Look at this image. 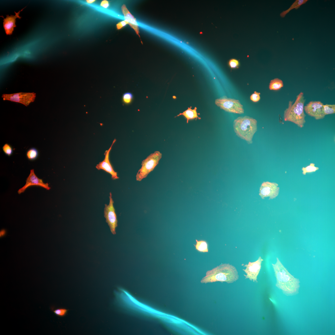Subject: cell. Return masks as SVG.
Masks as SVG:
<instances>
[{"label":"cell","mask_w":335,"mask_h":335,"mask_svg":"<svg viewBox=\"0 0 335 335\" xmlns=\"http://www.w3.org/2000/svg\"><path fill=\"white\" fill-rule=\"evenodd\" d=\"M276 280V286L287 295L292 296L298 293L300 281L291 275L284 267L279 259L272 264Z\"/></svg>","instance_id":"cell-1"},{"label":"cell","mask_w":335,"mask_h":335,"mask_svg":"<svg viewBox=\"0 0 335 335\" xmlns=\"http://www.w3.org/2000/svg\"><path fill=\"white\" fill-rule=\"evenodd\" d=\"M239 275L236 268L229 263H222L208 271L202 283L226 282L230 284L236 281Z\"/></svg>","instance_id":"cell-2"},{"label":"cell","mask_w":335,"mask_h":335,"mask_svg":"<svg viewBox=\"0 0 335 335\" xmlns=\"http://www.w3.org/2000/svg\"><path fill=\"white\" fill-rule=\"evenodd\" d=\"M305 100L304 93L301 92L297 96L294 103L293 101H289L288 107L284 112V121L292 122L300 128L304 127L306 122L304 109Z\"/></svg>","instance_id":"cell-3"},{"label":"cell","mask_w":335,"mask_h":335,"mask_svg":"<svg viewBox=\"0 0 335 335\" xmlns=\"http://www.w3.org/2000/svg\"><path fill=\"white\" fill-rule=\"evenodd\" d=\"M233 128L239 137L251 144L254 135L257 130V121L249 116L239 117L234 120Z\"/></svg>","instance_id":"cell-4"},{"label":"cell","mask_w":335,"mask_h":335,"mask_svg":"<svg viewBox=\"0 0 335 335\" xmlns=\"http://www.w3.org/2000/svg\"><path fill=\"white\" fill-rule=\"evenodd\" d=\"M162 156V154L159 151H155L143 160L141 168L136 175V180L141 181L146 177L158 164Z\"/></svg>","instance_id":"cell-5"},{"label":"cell","mask_w":335,"mask_h":335,"mask_svg":"<svg viewBox=\"0 0 335 335\" xmlns=\"http://www.w3.org/2000/svg\"><path fill=\"white\" fill-rule=\"evenodd\" d=\"M215 103L217 106L227 112L239 114L244 113L243 106L239 100L224 97L216 99Z\"/></svg>","instance_id":"cell-6"},{"label":"cell","mask_w":335,"mask_h":335,"mask_svg":"<svg viewBox=\"0 0 335 335\" xmlns=\"http://www.w3.org/2000/svg\"><path fill=\"white\" fill-rule=\"evenodd\" d=\"M109 205L105 204L104 216L106 219V222L109 227L111 232L113 234H115L116 228L118 226V220L113 205L114 201L112 198L111 192L109 193Z\"/></svg>","instance_id":"cell-7"},{"label":"cell","mask_w":335,"mask_h":335,"mask_svg":"<svg viewBox=\"0 0 335 335\" xmlns=\"http://www.w3.org/2000/svg\"><path fill=\"white\" fill-rule=\"evenodd\" d=\"M36 96V93L34 92H22L11 94H3L2 96L4 100L20 103L26 106L34 101Z\"/></svg>","instance_id":"cell-8"},{"label":"cell","mask_w":335,"mask_h":335,"mask_svg":"<svg viewBox=\"0 0 335 335\" xmlns=\"http://www.w3.org/2000/svg\"><path fill=\"white\" fill-rule=\"evenodd\" d=\"M263 260L259 257L256 261L251 262L249 261L248 264L243 265L246 268L243 270L246 274L244 275L246 279H249L250 280L257 283V277L261 268V264Z\"/></svg>","instance_id":"cell-9"},{"label":"cell","mask_w":335,"mask_h":335,"mask_svg":"<svg viewBox=\"0 0 335 335\" xmlns=\"http://www.w3.org/2000/svg\"><path fill=\"white\" fill-rule=\"evenodd\" d=\"M324 104L319 101H311L304 107V109L309 116L316 120L324 118L325 116L324 111Z\"/></svg>","instance_id":"cell-10"},{"label":"cell","mask_w":335,"mask_h":335,"mask_svg":"<svg viewBox=\"0 0 335 335\" xmlns=\"http://www.w3.org/2000/svg\"><path fill=\"white\" fill-rule=\"evenodd\" d=\"M116 141V139H114L110 147L108 150L105 151L104 153L105 157L104 160L97 164L96 167L98 170H103L110 174L113 180H116L119 178V177L117 176V172L114 170L109 160V153L113 145Z\"/></svg>","instance_id":"cell-11"},{"label":"cell","mask_w":335,"mask_h":335,"mask_svg":"<svg viewBox=\"0 0 335 335\" xmlns=\"http://www.w3.org/2000/svg\"><path fill=\"white\" fill-rule=\"evenodd\" d=\"M32 186L41 187L47 190L51 189L47 183H44L42 179L38 178L36 176L33 169L30 170V173L26 180L25 185L18 190V193L19 194L23 193L27 188Z\"/></svg>","instance_id":"cell-12"},{"label":"cell","mask_w":335,"mask_h":335,"mask_svg":"<svg viewBox=\"0 0 335 335\" xmlns=\"http://www.w3.org/2000/svg\"><path fill=\"white\" fill-rule=\"evenodd\" d=\"M278 186V185L275 183L264 182L260 187L259 195L263 199L267 197L273 199L278 194L279 188Z\"/></svg>","instance_id":"cell-13"},{"label":"cell","mask_w":335,"mask_h":335,"mask_svg":"<svg viewBox=\"0 0 335 335\" xmlns=\"http://www.w3.org/2000/svg\"><path fill=\"white\" fill-rule=\"evenodd\" d=\"M26 7H25L21 10L17 12L15 11V15H7L6 18L3 17V27L4 29L6 34L7 35H11L12 34L14 28L16 27V18L20 19L21 17L19 15L21 11H22Z\"/></svg>","instance_id":"cell-14"},{"label":"cell","mask_w":335,"mask_h":335,"mask_svg":"<svg viewBox=\"0 0 335 335\" xmlns=\"http://www.w3.org/2000/svg\"><path fill=\"white\" fill-rule=\"evenodd\" d=\"M121 10L124 16L125 20L128 23V24L134 30L136 34L140 37L139 29L136 18L129 11L125 5L123 4L122 6Z\"/></svg>","instance_id":"cell-15"},{"label":"cell","mask_w":335,"mask_h":335,"mask_svg":"<svg viewBox=\"0 0 335 335\" xmlns=\"http://www.w3.org/2000/svg\"><path fill=\"white\" fill-rule=\"evenodd\" d=\"M192 107H188V109L184 111L182 113H180L176 116H179L181 115H183L187 119V123H188L189 121L194 119L198 118L199 119H201L199 117L197 112V108L195 107L194 109H191Z\"/></svg>","instance_id":"cell-16"},{"label":"cell","mask_w":335,"mask_h":335,"mask_svg":"<svg viewBox=\"0 0 335 335\" xmlns=\"http://www.w3.org/2000/svg\"><path fill=\"white\" fill-rule=\"evenodd\" d=\"M308 0H296L287 10L283 11L280 14V16L282 17H284L291 10L295 8L297 9L302 5L305 4Z\"/></svg>","instance_id":"cell-17"},{"label":"cell","mask_w":335,"mask_h":335,"mask_svg":"<svg viewBox=\"0 0 335 335\" xmlns=\"http://www.w3.org/2000/svg\"><path fill=\"white\" fill-rule=\"evenodd\" d=\"M283 86V83L281 80L278 78H275L270 81L269 88L270 90H278Z\"/></svg>","instance_id":"cell-18"},{"label":"cell","mask_w":335,"mask_h":335,"mask_svg":"<svg viewBox=\"0 0 335 335\" xmlns=\"http://www.w3.org/2000/svg\"><path fill=\"white\" fill-rule=\"evenodd\" d=\"M196 243L194 245L196 250L200 252H208V244L206 241L196 239Z\"/></svg>","instance_id":"cell-19"},{"label":"cell","mask_w":335,"mask_h":335,"mask_svg":"<svg viewBox=\"0 0 335 335\" xmlns=\"http://www.w3.org/2000/svg\"><path fill=\"white\" fill-rule=\"evenodd\" d=\"M39 155V152L37 149L34 147L30 148L26 153V157L30 161L36 159Z\"/></svg>","instance_id":"cell-20"},{"label":"cell","mask_w":335,"mask_h":335,"mask_svg":"<svg viewBox=\"0 0 335 335\" xmlns=\"http://www.w3.org/2000/svg\"><path fill=\"white\" fill-rule=\"evenodd\" d=\"M324 111L325 115L333 114L335 113V105L326 104L324 105Z\"/></svg>","instance_id":"cell-21"},{"label":"cell","mask_w":335,"mask_h":335,"mask_svg":"<svg viewBox=\"0 0 335 335\" xmlns=\"http://www.w3.org/2000/svg\"><path fill=\"white\" fill-rule=\"evenodd\" d=\"M314 163H310L309 165L306 167H303L302 168V173L303 175H306V173L311 172H315L319 169V168L316 167Z\"/></svg>","instance_id":"cell-22"},{"label":"cell","mask_w":335,"mask_h":335,"mask_svg":"<svg viewBox=\"0 0 335 335\" xmlns=\"http://www.w3.org/2000/svg\"><path fill=\"white\" fill-rule=\"evenodd\" d=\"M51 309L56 315L60 317H63L65 316L68 310L65 308H62L53 309V307H51Z\"/></svg>","instance_id":"cell-23"},{"label":"cell","mask_w":335,"mask_h":335,"mask_svg":"<svg viewBox=\"0 0 335 335\" xmlns=\"http://www.w3.org/2000/svg\"><path fill=\"white\" fill-rule=\"evenodd\" d=\"M4 154L8 156H11L13 154V150L12 147L8 143L5 144L2 147Z\"/></svg>","instance_id":"cell-24"},{"label":"cell","mask_w":335,"mask_h":335,"mask_svg":"<svg viewBox=\"0 0 335 335\" xmlns=\"http://www.w3.org/2000/svg\"><path fill=\"white\" fill-rule=\"evenodd\" d=\"M133 99V95L130 92L124 93L122 97L123 102L125 104H129L131 103Z\"/></svg>","instance_id":"cell-25"},{"label":"cell","mask_w":335,"mask_h":335,"mask_svg":"<svg viewBox=\"0 0 335 335\" xmlns=\"http://www.w3.org/2000/svg\"><path fill=\"white\" fill-rule=\"evenodd\" d=\"M228 65L231 69H236L239 67L240 65L239 61L236 59L232 58L230 59L228 63Z\"/></svg>","instance_id":"cell-26"},{"label":"cell","mask_w":335,"mask_h":335,"mask_svg":"<svg viewBox=\"0 0 335 335\" xmlns=\"http://www.w3.org/2000/svg\"><path fill=\"white\" fill-rule=\"evenodd\" d=\"M260 93L257 92L256 91L254 92V93L250 96V100L254 102H258L260 99Z\"/></svg>","instance_id":"cell-27"},{"label":"cell","mask_w":335,"mask_h":335,"mask_svg":"<svg viewBox=\"0 0 335 335\" xmlns=\"http://www.w3.org/2000/svg\"><path fill=\"white\" fill-rule=\"evenodd\" d=\"M127 24H128V23L127 21L125 20L124 21H122L120 22L117 24V28L118 29H120L122 28L123 27L126 25Z\"/></svg>","instance_id":"cell-28"},{"label":"cell","mask_w":335,"mask_h":335,"mask_svg":"<svg viewBox=\"0 0 335 335\" xmlns=\"http://www.w3.org/2000/svg\"><path fill=\"white\" fill-rule=\"evenodd\" d=\"M100 5L105 8H107L109 6V2L106 0H103L101 2Z\"/></svg>","instance_id":"cell-29"},{"label":"cell","mask_w":335,"mask_h":335,"mask_svg":"<svg viewBox=\"0 0 335 335\" xmlns=\"http://www.w3.org/2000/svg\"><path fill=\"white\" fill-rule=\"evenodd\" d=\"M95 1V0H86V1H87V2L88 3H92V2H94V1Z\"/></svg>","instance_id":"cell-30"}]
</instances>
